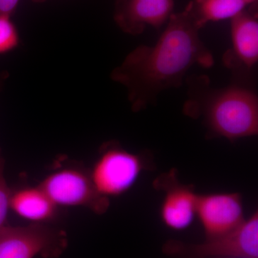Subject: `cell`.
Instances as JSON below:
<instances>
[{
    "instance_id": "obj_1",
    "label": "cell",
    "mask_w": 258,
    "mask_h": 258,
    "mask_svg": "<svg viewBox=\"0 0 258 258\" xmlns=\"http://www.w3.org/2000/svg\"><path fill=\"white\" fill-rule=\"evenodd\" d=\"M201 29L190 2L171 15L154 45H139L113 70L111 79L124 86L134 111L155 104L163 91L182 86L192 66H213V55L200 37Z\"/></svg>"
},
{
    "instance_id": "obj_2",
    "label": "cell",
    "mask_w": 258,
    "mask_h": 258,
    "mask_svg": "<svg viewBox=\"0 0 258 258\" xmlns=\"http://www.w3.org/2000/svg\"><path fill=\"white\" fill-rule=\"evenodd\" d=\"M207 76L187 79L188 100L184 111L203 117L210 137L234 142L258 134V97L252 90L238 86L215 89Z\"/></svg>"
},
{
    "instance_id": "obj_3",
    "label": "cell",
    "mask_w": 258,
    "mask_h": 258,
    "mask_svg": "<svg viewBox=\"0 0 258 258\" xmlns=\"http://www.w3.org/2000/svg\"><path fill=\"white\" fill-rule=\"evenodd\" d=\"M146 166L142 156L110 142L101 148L90 175L96 191L109 199L132 189Z\"/></svg>"
},
{
    "instance_id": "obj_4",
    "label": "cell",
    "mask_w": 258,
    "mask_h": 258,
    "mask_svg": "<svg viewBox=\"0 0 258 258\" xmlns=\"http://www.w3.org/2000/svg\"><path fill=\"white\" fill-rule=\"evenodd\" d=\"M164 250L170 254L188 258H257V211L225 235L208 239L203 243L169 242Z\"/></svg>"
},
{
    "instance_id": "obj_5",
    "label": "cell",
    "mask_w": 258,
    "mask_h": 258,
    "mask_svg": "<svg viewBox=\"0 0 258 258\" xmlns=\"http://www.w3.org/2000/svg\"><path fill=\"white\" fill-rule=\"evenodd\" d=\"M39 186L57 207H81L99 215L109 207V199L96 191L90 171L81 166H66L53 171Z\"/></svg>"
},
{
    "instance_id": "obj_6",
    "label": "cell",
    "mask_w": 258,
    "mask_h": 258,
    "mask_svg": "<svg viewBox=\"0 0 258 258\" xmlns=\"http://www.w3.org/2000/svg\"><path fill=\"white\" fill-rule=\"evenodd\" d=\"M67 245L64 231L45 224L8 225L0 231V258H57Z\"/></svg>"
},
{
    "instance_id": "obj_7",
    "label": "cell",
    "mask_w": 258,
    "mask_h": 258,
    "mask_svg": "<svg viewBox=\"0 0 258 258\" xmlns=\"http://www.w3.org/2000/svg\"><path fill=\"white\" fill-rule=\"evenodd\" d=\"M197 217L206 240L225 235L245 220L242 197L238 193L198 195Z\"/></svg>"
},
{
    "instance_id": "obj_8",
    "label": "cell",
    "mask_w": 258,
    "mask_h": 258,
    "mask_svg": "<svg viewBox=\"0 0 258 258\" xmlns=\"http://www.w3.org/2000/svg\"><path fill=\"white\" fill-rule=\"evenodd\" d=\"M157 189L165 191L160 208L161 221L173 230L189 227L197 217L198 194L191 185L181 184L175 169L163 174L154 182Z\"/></svg>"
},
{
    "instance_id": "obj_9",
    "label": "cell",
    "mask_w": 258,
    "mask_h": 258,
    "mask_svg": "<svg viewBox=\"0 0 258 258\" xmlns=\"http://www.w3.org/2000/svg\"><path fill=\"white\" fill-rule=\"evenodd\" d=\"M174 0H116L113 19L128 35H142L148 27L159 29L174 13Z\"/></svg>"
},
{
    "instance_id": "obj_10",
    "label": "cell",
    "mask_w": 258,
    "mask_h": 258,
    "mask_svg": "<svg viewBox=\"0 0 258 258\" xmlns=\"http://www.w3.org/2000/svg\"><path fill=\"white\" fill-rule=\"evenodd\" d=\"M231 20V47L224 54L225 67L249 71L258 60V20L254 12L242 11Z\"/></svg>"
},
{
    "instance_id": "obj_11",
    "label": "cell",
    "mask_w": 258,
    "mask_h": 258,
    "mask_svg": "<svg viewBox=\"0 0 258 258\" xmlns=\"http://www.w3.org/2000/svg\"><path fill=\"white\" fill-rule=\"evenodd\" d=\"M57 207L40 187H28L12 192L10 209L32 224H45L55 216Z\"/></svg>"
},
{
    "instance_id": "obj_12",
    "label": "cell",
    "mask_w": 258,
    "mask_h": 258,
    "mask_svg": "<svg viewBox=\"0 0 258 258\" xmlns=\"http://www.w3.org/2000/svg\"><path fill=\"white\" fill-rule=\"evenodd\" d=\"M191 4L197 23L201 28L211 22L232 20L247 6L242 0H191Z\"/></svg>"
},
{
    "instance_id": "obj_13",
    "label": "cell",
    "mask_w": 258,
    "mask_h": 258,
    "mask_svg": "<svg viewBox=\"0 0 258 258\" xmlns=\"http://www.w3.org/2000/svg\"><path fill=\"white\" fill-rule=\"evenodd\" d=\"M19 44L20 35L11 17L0 15V55L14 50Z\"/></svg>"
},
{
    "instance_id": "obj_14",
    "label": "cell",
    "mask_w": 258,
    "mask_h": 258,
    "mask_svg": "<svg viewBox=\"0 0 258 258\" xmlns=\"http://www.w3.org/2000/svg\"><path fill=\"white\" fill-rule=\"evenodd\" d=\"M5 159L0 149V231L7 227L12 192L5 176Z\"/></svg>"
},
{
    "instance_id": "obj_15",
    "label": "cell",
    "mask_w": 258,
    "mask_h": 258,
    "mask_svg": "<svg viewBox=\"0 0 258 258\" xmlns=\"http://www.w3.org/2000/svg\"><path fill=\"white\" fill-rule=\"evenodd\" d=\"M20 0H0V15L11 17L18 8Z\"/></svg>"
},
{
    "instance_id": "obj_16",
    "label": "cell",
    "mask_w": 258,
    "mask_h": 258,
    "mask_svg": "<svg viewBox=\"0 0 258 258\" xmlns=\"http://www.w3.org/2000/svg\"><path fill=\"white\" fill-rule=\"evenodd\" d=\"M8 74L7 73H2L0 74V91H1L2 87H3L4 81L8 78Z\"/></svg>"
},
{
    "instance_id": "obj_17",
    "label": "cell",
    "mask_w": 258,
    "mask_h": 258,
    "mask_svg": "<svg viewBox=\"0 0 258 258\" xmlns=\"http://www.w3.org/2000/svg\"><path fill=\"white\" fill-rule=\"evenodd\" d=\"M242 1H243L246 5H248L255 4L257 0H242Z\"/></svg>"
},
{
    "instance_id": "obj_18",
    "label": "cell",
    "mask_w": 258,
    "mask_h": 258,
    "mask_svg": "<svg viewBox=\"0 0 258 258\" xmlns=\"http://www.w3.org/2000/svg\"><path fill=\"white\" fill-rule=\"evenodd\" d=\"M32 1L35 2V3H43V2H45V0H32Z\"/></svg>"
}]
</instances>
